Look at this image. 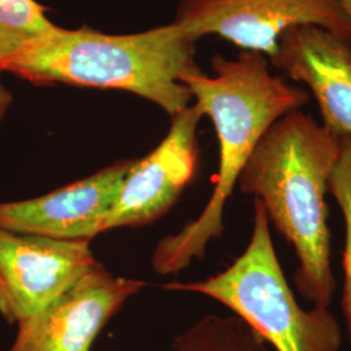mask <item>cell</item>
Wrapping results in <instances>:
<instances>
[{"mask_svg":"<svg viewBox=\"0 0 351 351\" xmlns=\"http://www.w3.org/2000/svg\"><path fill=\"white\" fill-rule=\"evenodd\" d=\"M215 75L194 63L180 82L190 90L203 116L213 121L219 141V172L213 195L201 215L178 233L159 242L152 267L159 275L177 274L203 259L213 239L224 233L223 213L242 168L268 128L287 113L302 110L311 95L269 71L268 58L241 51L236 59L213 56Z\"/></svg>","mask_w":351,"mask_h":351,"instance_id":"obj_1","label":"cell"},{"mask_svg":"<svg viewBox=\"0 0 351 351\" xmlns=\"http://www.w3.org/2000/svg\"><path fill=\"white\" fill-rule=\"evenodd\" d=\"M337 154V134L311 114L293 111L268 128L237 181L241 193L262 202L269 223L293 246L295 287L320 308H329L337 288L326 203Z\"/></svg>","mask_w":351,"mask_h":351,"instance_id":"obj_2","label":"cell"},{"mask_svg":"<svg viewBox=\"0 0 351 351\" xmlns=\"http://www.w3.org/2000/svg\"><path fill=\"white\" fill-rule=\"evenodd\" d=\"M195 43L175 23L124 36L59 26L50 38L17 58L7 72L38 85L124 90L173 117L193 101L180 75L195 63Z\"/></svg>","mask_w":351,"mask_h":351,"instance_id":"obj_3","label":"cell"},{"mask_svg":"<svg viewBox=\"0 0 351 351\" xmlns=\"http://www.w3.org/2000/svg\"><path fill=\"white\" fill-rule=\"evenodd\" d=\"M168 290L198 293L220 302L276 351H339L341 329L329 308L304 310L287 282L259 199L254 201L250 242L234 263L197 282H172Z\"/></svg>","mask_w":351,"mask_h":351,"instance_id":"obj_4","label":"cell"},{"mask_svg":"<svg viewBox=\"0 0 351 351\" xmlns=\"http://www.w3.org/2000/svg\"><path fill=\"white\" fill-rule=\"evenodd\" d=\"M173 23L194 40L215 34L269 59L281 36L297 26H317L351 42L341 0H181Z\"/></svg>","mask_w":351,"mask_h":351,"instance_id":"obj_5","label":"cell"},{"mask_svg":"<svg viewBox=\"0 0 351 351\" xmlns=\"http://www.w3.org/2000/svg\"><path fill=\"white\" fill-rule=\"evenodd\" d=\"M99 263L90 241L0 229V315L8 324L36 314Z\"/></svg>","mask_w":351,"mask_h":351,"instance_id":"obj_6","label":"cell"},{"mask_svg":"<svg viewBox=\"0 0 351 351\" xmlns=\"http://www.w3.org/2000/svg\"><path fill=\"white\" fill-rule=\"evenodd\" d=\"M145 285V281L114 277L98 263L42 310L21 320L8 351H90L103 326Z\"/></svg>","mask_w":351,"mask_h":351,"instance_id":"obj_7","label":"cell"},{"mask_svg":"<svg viewBox=\"0 0 351 351\" xmlns=\"http://www.w3.org/2000/svg\"><path fill=\"white\" fill-rule=\"evenodd\" d=\"M203 117L194 103L172 117L165 138L143 159L134 160L101 233L120 226L150 224L168 213L193 180L198 165L197 129Z\"/></svg>","mask_w":351,"mask_h":351,"instance_id":"obj_8","label":"cell"},{"mask_svg":"<svg viewBox=\"0 0 351 351\" xmlns=\"http://www.w3.org/2000/svg\"><path fill=\"white\" fill-rule=\"evenodd\" d=\"M134 160L24 201L0 202V229L66 241H91L112 208Z\"/></svg>","mask_w":351,"mask_h":351,"instance_id":"obj_9","label":"cell"},{"mask_svg":"<svg viewBox=\"0 0 351 351\" xmlns=\"http://www.w3.org/2000/svg\"><path fill=\"white\" fill-rule=\"evenodd\" d=\"M269 62L307 86L328 130L351 134V42L317 26H297L281 36Z\"/></svg>","mask_w":351,"mask_h":351,"instance_id":"obj_10","label":"cell"},{"mask_svg":"<svg viewBox=\"0 0 351 351\" xmlns=\"http://www.w3.org/2000/svg\"><path fill=\"white\" fill-rule=\"evenodd\" d=\"M59 26L36 0H0V69L50 38Z\"/></svg>","mask_w":351,"mask_h":351,"instance_id":"obj_11","label":"cell"},{"mask_svg":"<svg viewBox=\"0 0 351 351\" xmlns=\"http://www.w3.org/2000/svg\"><path fill=\"white\" fill-rule=\"evenodd\" d=\"M175 351H269L264 341L239 316H206L178 336Z\"/></svg>","mask_w":351,"mask_h":351,"instance_id":"obj_12","label":"cell"},{"mask_svg":"<svg viewBox=\"0 0 351 351\" xmlns=\"http://www.w3.org/2000/svg\"><path fill=\"white\" fill-rule=\"evenodd\" d=\"M328 193L337 202L345 221L342 308L351 343V134L339 136V154L328 181Z\"/></svg>","mask_w":351,"mask_h":351,"instance_id":"obj_13","label":"cell"},{"mask_svg":"<svg viewBox=\"0 0 351 351\" xmlns=\"http://www.w3.org/2000/svg\"><path fill=\"white\" fill-rule=\"evenodd\" d=\"M1 72L3 71L0 69V75H1ZM12 101V93L1 84V80H0V124L3 123L4 117L7 116V112L10 111Z\"/></svg>","mask_w":351,"mask_h":351,"instance_id":"obj_14","label":"cell"},{"mask_svg":"<svg viewBox=\"0 0 351 351\" xmlns=\"http://www.w3.org/2000/svg\"><path fill=\"white\" fill-rule=\"evenodd\" d=\"M341 3H342L345 11H346V13L349 14V17L351 19V0H341Z\"/></svg>","mask_w":351,"mask_h":351,"instance_id":"obj_15","label":"cell"}]
</instances>
